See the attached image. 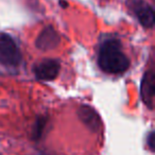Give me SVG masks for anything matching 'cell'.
I'll return each mask as SVG.
<instances>
[{
	"instance_id": "6da1fadb",
	"label": "cell",
	"mask_w": 155,
	"mask_h": 155,
	"mask_svg": "<svg viewBox=\"0 0 155 155\" xmlns=\"http://www.w3.org/2000/svg\"><path fill=\"white\" fill-rule=\"evenodd\" d=\"M98 65L103 72L120 74L129 69L130 60L123 52L121 41L117 37H105L98 52Z\"/></svg>"
},
{
	"instance_id": "7a4b0ae2",
	"label": "cell",
	"mask_w": 155,
	"mask_h": 155,
	"mask_svg": "<svg viewBox=\"0 0 155 155\" xmlns=\"http://www.w3.org/2000/svg\"><path fill=\"white\" fill-rule=\"evenodd\" d=\"M21 52L16 41L8 33H0V65L15 69L21 64Z\"/></svg>"
},
{
	"instance_id": "3957f363",
	"label": "cell",
	"mask_w": 155,
	"mask_h": 155,
	"mask_svg": "<svg viewBox=\"0 0 155 155\" xmlns=\"http://www.w3.org/2000/svg\"><path fill=\"white\" fill-rule=\"evenodd\" d=\"M125 5L129 11L137 18V20L142 27L151 29L154 26V9L146 0H127Z\"/></svg>"
},
{
	"instance_id": "277c9868",
	"label": "cell",
	"mask_w": 155,
	"mask_h": 155,
	"mask_svg": "<svg viewBox=\"0 0 155 155\" xmlns=\"http://www.w3.org/2000/svg\"><path fill=\"white\" fill-rule=\"evenodd\" d=\"M61 64L58 60L46 58L33 65L32 71L34 77L39 81H53L60 73Z\"/></svg>"
},
{
	"instance_id": "5b68a950",
	"label": "cell",
	"mask_w": 155,
	"mask_h": 155,
	"mask_svg": "<svg viewBox=\"0 0 155 155\" xmlns=\"http://www.w3.org/2000/svg\"><path fill=\"white\" fill-rule=\"evenodd\" d=\"M61 43V36L52 26H47L41 30L35 39V46L41 51H48L56 48Z\"/></svg>"
},
{
	"instance_id": "8992f818",
	"label": "cell",
	"mask_w": 155,
	"mask_h": 155,
	"mask_svg": "<svg viewBox=\"0 0 155 155\" xmlns=\"http://www.w3.org/2000/svg\"><path fill=\"white\" fill-rule=\"evenodd\" d=\"M154 91H155V73L153 69H149L144 72L140 83V97L144 105L150 110L153 108L154 103Z\"/></svg>"
},
{
	"instance_id": "52a82bcc",
	"label": "cell",
	"mask_w": 155,
	"mask_h": 155,
	"mask_svg": "<svg viewBox=\"0 0 155 155\" xmlns=\"http://www.w3.org/2000/svg\"><path fill=\"white\" fill-rule=\"evenodd\" d=\"M78 116L83 124L93 132H98L101 127V118L95 108L91 106L82 104L78 110Z\"/></svg>"
},
{
	"instance_id": "ba28073f",
	"label": "cell",
	"mask_w": 155,
	"mask_h": 155,
	"mask_svg": "<svg viewBox=\"0 0 155 155\" xmlns=\"http://www.w3.org/2000/svg\"><path fill=\"white\" fill-rule=\"evenodd\" d=\"M48 118L46 116H38L35 120V123L33 125L32 130V139L39 140L44 136L46 129H47Z\"/></svg>"
},
{
	"instance_id": "9c48e42d",
	"label": "cell",
	"mask_w": 155,
	"mask_h": 155,
	"mask_svg": "<svg viewBox=\"0 0 155 155\" xmlns=\"http://www.w3.org/2000/svg\"><path fill=\"white\" fill-rule=\"evenodd\" d=\"M147 146L151 150V152H154V146H155V136L154 131H151L147 137Z\"/></svg>"
}]
</instances>
